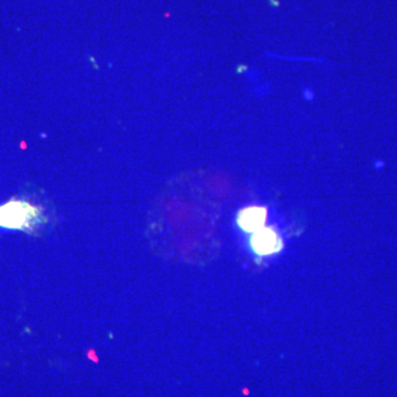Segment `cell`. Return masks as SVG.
<instances>
[{"label": "cell", "mask_w": 397, "mask_h": 397, "mask_svg": "<svg viewBox=\"0 0 397 397\" xmlns=\"http://www.w3.org/2000/svg\"><path fill=\"white\" fill-rule=\"evenodd\" d=\"M267 210L261 206H250L243 208L237 215L239 228L246 232H254L264 228L266 222Z\"/></svg>", "instance_id": "obj_3"}, {"label": "cell", "mask_w": 397, "mask_h": 397, "mask_svg": "<svg viewBox=\"0 0 397 397\" xmlns=\"http://www.w3.org/2000/svg\"><path fill=\"white\" fill-rule=\"evenodd\" d=\"M38 208L28 203L12 201L0 206V226L19 230L30 228L38 219Z\"/></svg>", "instance_id": "obj_1"}, {"label": "cell", "mask_w": 397, "mask_h": 397, "mask_svg": "<svg viewBox=\"0 0 397 397\" xmlns=\"http://www.w3.org/2000/svg\"><path fill=\"white\" fill-rule=\"evenodd\" d=\"M250 243L256 253L261 255L275 253L283 246L281 237L270 228H261L256 230Z\"/></svg>", "instance_id": "obj_2"}]
</instances>
